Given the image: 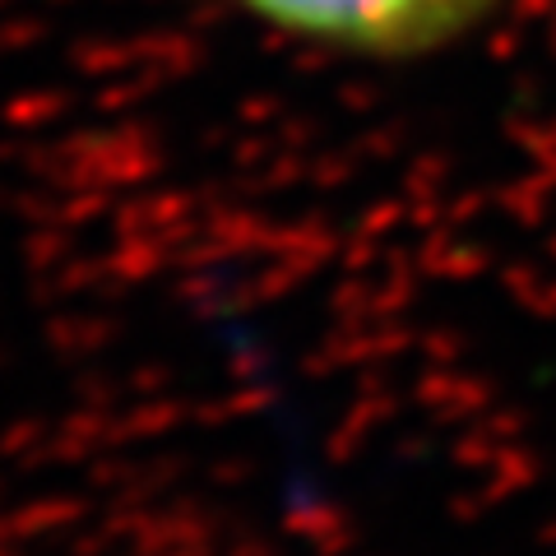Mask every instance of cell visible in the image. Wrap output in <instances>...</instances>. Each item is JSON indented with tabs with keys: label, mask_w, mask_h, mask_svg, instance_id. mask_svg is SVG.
Wrapping results in <instances>:
<instances>
[{
	"label": "cell",
	"mask_w": 556,
	"mask_h": 556,
	"mask_svg": "<svg viewBox=\"0 0 556 556\" xmlns=\"http://www.w3.org/2000/svg\"><path fill=\"white\" fill-rule=\"evenodd\" d=\"M247 24L339 61L404 65L459 47L506 0H223Z\"/></svg>",
	"instance_id": "1"
}]
</instances>
